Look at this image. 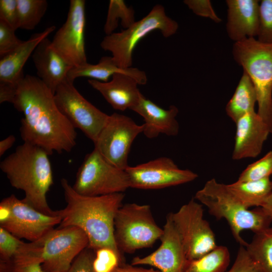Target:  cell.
Here are the masks:
<instances>
[{
	"label": "cell",
	"instance_id": "f546056e",
	"mask_svg": "<svg viewBox=\"0 0 272 272\" xmlns=\"http://www.w3.org/2000/svg\"><path fill=\"white\" fill-rule=\"evenodd\" d=\"M42 248L8 261H0V272H46L42 267Z\"/></svg>",
	"mask_w": 272,
	"mask_h": 272
},
{
	"label": "cell",
	"instance_id": "3957f363",
	"mask_svg": "<svg viewBox=\"0 0 272 272\" xmlns=\"http://www.w3.org/2000/svg\"><path fill=\"white\" fill-rule=\"evenodd\" d=\"M48 153L42 148L24 142L5 158L0 169L11 185L23 190L24 201L39 212L57 216L47 200V193L53 184L52 170Z\"/></svg>",
	"mask_w": 272,
	"mask_h": 272
},
{
	"label": "cell",
	"instance_id": "1f68e13d",
	"mask_svg": "<svg viewBox=\"0 0 272 272\" xmlns=\"http://www.w3.org/2000/svg\"><path fill=\"white\" fill-rule=\"evenodd\" d=\"M272 176V151L249 165L240 174L237 181L260 180Z\"/></svg>",
	"mask_w": 272,
	"mask_h": 272
},
{
	"label": "cell",
	"instance_id": "836d02e7",
	"mask_svg": "<svg viewBox=\"0 0 272 272\" xmlns=\"http://www.w3.org/2000/svg\"><path fill=\"white\" fill-rule=\"evenodd\" d=\"M257 37L261 42L272 43V0L259 2V26Z\"/></svg>",
	"mask_w": 272,
	"mask_h": 272
},
{
	"label": "cell",
	"instance_id": "e575fe53",
	"mask_svg": "<svg viewBox=\"0 0 272 272\" xmlns=\"http://www.w3.org/2000/svg\"><path fill=\"white\" fill-rule=\"evenodd\" d=\"M15 31L6 22L0 20L1 57L14 50L23 42L16 36Z\"/></svg>",
	"mask_w": 272,
	"mask_h": 272
},
{
	"label": "cell",
	"instance_id": "7bdbcfd3",
	"mask_svg": "<svg viewBox=\"0 0 272 272\" xmlns=\"http://www.w3.org/2000/svg\"><path fill=\"white\" fill-rule=\"evenodd\" d=\"M260 208H262L265 213L270 218L272 224V192L265 200Z\"/></svg>",
	"mask_w": 272,
	"mask_h": 272
},
{
	"label": "cell",
	"instance_id": "d4e9b609",
	"mask_svg": "<svg viewBox=\"0 0 272 272\" xmlns=\"http://www.w3.org/2000/svg\"><path fill=\"white\" fill-rule=\"evenodd\" d=\"M234 196L245 207H261L272 192V178L244 182L236 181L227 184Z\"/></svg>",
	"mask_w": 272,
	"mask_h": 272
},
{
	"label": "cell",
	"instance_id": "7c38bea8",
	"mask_svg": "<svg viewBox=\"0 0 272 272\" xmlns=\"http://www.w3.org/2000/svg\"><path fill=\"white\" fill-rule=\"evenodd\" d=\"M144 130L143 124H137L126 115L113 113L99 134L94 148L110 163L125 170L133 142Z\"/></svg>",
	"mask_w": 272,
	"mask_h": 272
},
{
	"label": "cell",
	"instance_id": "60d3db41",
	"mask_svg": "<svg viewBox=\"0 0 272 272\" xmlns=\"http://www.w3.org/2000/svg\"><path fill=\"white\" fill-rule=\"evenodd\" d=\"M112 272H161L153 268H145L132 264H126L124 263L116 267Z\"/></svg>",
	"mask_w": 272,
	"mask_h": 272
},
{
	"label": "cell",
	"instance_id": "52a82bcc",
	"mask_svg": "<svg viewBox=\"0 0 272 272\" xmlns=\"http://www.w3.org/2000/svg\"><path fill=\"white\" fill-rule=\"evenodd\" d=\"M162 234L163 228L156 223L148 205L125 203L117 212L114 240L122 255L152 246Z\"/></svg>",
	"mask_w": 272,
	"mask_h": 272
},
{
	"label": "cell",
	"instance_id": "8fae6325",
	"mask_svg": "<svg viewBox=\"0 0 272 272\" xmlns=\"http://www.w3.org/2000/svg\"><path fill=\"white\" fill-rule=\"evenodd\" d=\"M54 97L58 108L73 126L80 129L95 143L109 115L86 100L75 88L74 83L67 79L58 86Z\"/></svg>",
	"mask_w": 272,
	"mask_h": 272
},
{
	"label": "cell",
	"instance_id": "6da1fadb",
	"mask_svg": "<svg viewBox=\"0 0 272 272\" xmlns=\"http://www.w3.org/2000/svg\"><path fill=\"white\" fill-rule=\"evenodd\" d=\"M22 113L21 137L49 155L70 152L76 145L75 128L58 108L54 94L38 78L27 75L19 83L12 103Z\"/></svg>",
	"mask_w": 272,
	"mask_h": 272
},
{
	"label": "cell",
	"instance_id": "277c9868",
	"mask_svg": "<svg viewBox=\"0 0 272 272\" xmlns=\"http://www.w3.org/2000/svg\"><path fill=\"white\" fill-rule=\"evenodd\" d=\"M194 198L205 205L210 214L217 219H224L228 222L232 235L241 246L247 244L241 233L251 230L254 234L270 227L271 220L260 207L250 210L234 196L227 185L212 178L198 190Z\"/></svg>",
	"mask_w": 272,
	"mask_h": 272
},
{
	"label": "cell",
	"instance_id": "7402d4cb",
	"mask_svg": "<svg viewBox=\"0 0 272 272\" xmlns=\"http://www.w3.org/2000/svg\"><path fill=\"white\" fill-rule=\"evenodd\" d=\"M55 29V26H51L41 32L34 34L14 50L1 57L0 82L17 86L25 77L23 67L30 55L40 42Z\"/></svg>",
	"mask_w": 272,
	"mask_h": 272
},
{
	"label": "cell",
	"instance_id": "2e32d148",
	"mask_svg": "<svg viewBox=\"0 0 272 272\" xmlns=\"http://www.w3.org/2000/svg\"><path fill=\"white\" fill-rule=\"evenodd\" d=\"M160 240L161 245L155 251L144 257H134L131 264L150 265L161 272H182L187 259L181 238L169 215Z\"/></svg>",
	"mask_w": 272,
	"mask_h": 272
},
{
	"label": "cell",
	"instance_id": "f1b7e54d",
	"mask_svg": "<svg viewBox=\"0 0 272 272\" xmlns=\"http://www.w3.org/2000/svg\"><path fill=\"white\" fill-rule=\"evenodd\" d=\"M119 20L124 29H127L135 21L134 11L131 7H127L124 1L110 0L107 12L104 31L106 35L114 33L117 28Z\"/></svg>",
	"mask_w": 272,
	"mask_h": 272
},
{
	"label": "cell",
	"instance_id": "5bb4252c",
	"mask_svg": "<svg viewBox=\"0 0 272 272\" xmlns=\"http://www.w3.org/2000/svg\"><path fill=\"white\" fill-rule=\"evenodd\" d=\"M125 171L130 187L157 189L178 185L194 180L198 175L188 169H181L171 159L162 157L135 166H128Z\"/></svg>",
	"mask_w": 272,
	"mask_h": 272
},
{
	"label": "cell",
	"instance_id": "ffe728a7",
	"mask_svg": "<svg viewBox=\"0 0 272 272\" xmlns=\"http://www.w3.org/2000/svg\"><path fill=\"white\" fill-rule=\"evenodd\" d=\"M32 56L38 78L54 94L58 86L66 80L73 66L54 49L47 37L40 42Z\"/></svg>",
	"mask_w": 272,
	"mask_h": 272
},
{
	"label": "cell",
	"instance_id": "b9f144b4",
	"mask_svg": "<svg viewBox=\"0 0 272 272\" xmlns=\"http://www.w3.org/2000/svg\"><path fill=\"white\" fill-rule=\"evenodd\" d=\"M16 141L14 135H10L0 142V156H3L5 152L12 147Z\"/></svg>",
	"mask_w": 272,
	"mask_h": 272
},
{
	"label": "cell",
	"instance_id": "5b68a950",
	"mask_svg": "<svg viewBox=\"0 0 272 272\" xmlns=\"http://www.w3.org/2000/svg\"><path fill=\"white\" fill-rule=\"evenodd\" d=\"M232 55L251 79L257 95V113L272 133V43L248 38L234 43Z\"/></svg>",
	"mask_w": 272,
	"mask_h": 272
},
{
	"label": "cell",
	"instance_id": "ab89813d",
	"mask_svg": "<svg viewBox=\"0 0 272 272\" xmlns=\"http://www.w3.org/2000/svg\"><path fill=\"white\" fill-rule=\"evenodd\" d=\"M17 86L0 82V103H13L16 96Z\"/></svg>",
	"mask_w": 272,
	"mask_h": 272
},
{
	"label": "cell",
	"instance_id": "cb8c5ba5",
	"mask_svg": "<svg viewBox=\"0 0 272 272\" xmlns=\"http://www.w3.org/2000/svg\"><path fill=\"white\" fill-rule=\"evenodd\" d=\"M257 95L254 85L244 72L234 93L225 108L227 115L235 123L247 113L255 111Z\"/></svg>",
	"mask_w": 272,
	"mask_h": 272
},
{
	"label": "cell",
	"instance_id": "4dcf8cb0",
	"mask_svg": "<svg viewBox=\"0 0 272 272\" xmlns=\"http://www.w3.org/2000/svg\"><path fill=\"white\" fill-rule=\"evenodd\" d=\"M34 247V242H23L0 227V261L11 260L16 257L28 253Z\"/></svg>",
	"mask_w": 272,
	"mask_h": 272
},
{
	"label": "cell",
	"instance_id": "d6986e66",
	"mask_svg": "<svg viewBox=\"0 0 272 272\" xmlns=\"http://www.w3.org/2000/svg\"><path fill=\"white\" fill-rule=\"evenodd\" d=\"M131 110L140 115L144 119L143 133L149 139L157 137L160 134L176 136L179 129L176 120L178 109L171 105L164 109L141 95L137 104Z\"/></svg>",
	"mask_w": 272,
	"mask_h": 272
},
{
	"label": "cell",
	"instance_id": "8d00e7d4",
	"mask_svg": "<svg viewBox=\"0 0 272 272\" xmlns=\"http://www.w3.org/2000/svg\"><path fill=\"white\" fill-rule=\"evenodd\" d=\"M183 3L198 16L209 18L217 23L222 21L215 12L210 0H185Z\"/></svg>",
	"mask_w": 272,
	"mask_h": 272
},
{
	"label": "cell",
	"instance_id": "603a6c76",
	"mask_svg": "<svg viewBox=\"0 0 272 272\" xmlns=\"http://www.w3.org/2000/svg\"><path fill=\"white\" fill-rule=\"evenodd\" d=\"M121 73L130 76L139 85H145L147 77L145 72L136 67L123 69L119 67L112 56H103L95 64L87 62L81 66L73 67L67 75V80L74 83L79 77H88L102 82H108L109 79L115 74Z\"/></svg>",
	"mask_w": 272,
	"mask_h": 272
},
{
	"label": "cell",
	"instance_id": "83f0119b",
	"mask_svg": "<svg viewBox=\"0 0 272 272\" xmlns=\"http://www.w3.org/2000/svg\"><path fill=\"white\" fill-rule=\"evenodd\" d=\"M19 28L32 30L45 15L48 3L46 0H17Z\"/></svg>",
	"mask_w": 272,
	"mask_h": 272
},
{
	"label": "cell",
	"instance_id": "d590c367",
	"mask_svg": "<svg viewBox=\"0 0 272 272\" xmlns=\"http://www.w3.org/2000/svg\"><path fill=\"white\" fill-rule=\"evenodd\" d=\"M227 272H263L251 257L246 248L240 245L235 261Z\"/></svg>",
	"mask_w": 272,
	"mask_h": 272
},
{
	"label": "cell",
	"instance_id": "9a60e30c",
	"mask_svg": "<svg viewBox=\"0 0 272 272\" xmlns=\"http://www.w3.org/2000/svg\"><path fill=\"white\" fill-rule=\"evenodd\" d=\"M85 1L71 0L66 21L56 32L51 43L73 67L87 62L85 48Z\"/></svg>",
	"mask_w": 272,
	"mask_h": 272
},
{
	"label": "cell",
	"instance_id": "ba28073f",
	"mask_svg": "<svg viewBox=\"0 0 272 272\" xmlns=\"http://www.w3.org/2000/svg\"><path fill=\"white\" fill-rule=\"evenodd\" d=\"M72 187L81 195L93 196L123 193L130 184L125 170L108 162L94 148L86 155Z\"/></svg>",
	"mask_w": 272,
	"mask_h": 272
},
{
	"label": "cell",
	"instance_id": "30bf717a",
	"mask_svg": "<svg viewBox=\"0 0 272 272\" xmlns=\"http://www.w3.org/2000/svg\"><path fill=\"white\" fill-rule=\"evenodd\" d=\"M168 215L181 238L187 260L200 258L217 247L215 234L203 218L202 206L194 198Z\"/></svg>",
	"mask_w": 272,
	"mask_h": 272
},
{
	"label": "cell",
	"instance_id": "4fadbf2b",
	"mask_svg": "<svg viewBox=\"0 0 272 272\" xmlns=\"http://www.w3.org/2000/svg\"><path fill=\"white\" fill-rule=\"evenodd\" d=\"M42 267L46 272H64L78 255L88 247L86 234L76 227L53 229L39 239Z\"/></svg>",
	"mask_w": 272,
	"mask_h": 272
},
{
	"label": "cell",
	"instance_id": "9c48e42d",
	"mask_svg": "<svg viewBox=\"0 0 272 272\" xmlns=\"http://www.w3.org/2000/svg\"><path fill=\"white\" fill-rule=\"evenodd\" d=\"M60 221L58 215L43 214L14 194L4 198L0 203V227L19 239L37 241Z\"/></svg>",
	"mask_w": 272,
	"mask_h": 272
},
{
	"label": "cell",
	"instance_id": "484cf974",
	"mask_svg": "<svg viewBox=\"0 0 272 272\" xmlns=\"http://www.w3.org/2000/svg\"><path fill=\"white\" fill-rule=\"evenodd\" d=\"M230 262L228 249L218 245L200 258L187 260L182 272H226Z\"/></svg>",
	"mask_w": 272,
	"mask_h": 272
},
{
	"label": "cell",
	"instance_id": "4316f807",
	"mask_svg": "<svg viewBox=\"0 0 272 272\" xmlns=\"http://www.w3.org/2000/svg\"><path fill=\"white\" fill-rule=\"evenodd\" d=\"M245 247L263 272H272V227L254 234Z\"/></svg>",
	"mask_w": 272,
	"mask_h": 272
},
{
	"label": "cell",
	"instance_id": "ac0fdd59",
	"mask_svg": "<svg viewBox=\"0 0 272 272\" xmlns=\"http://www.w3.org/2000/svg\"><path fill=\"white\" fill-rule=\"evenodd\" d=\"M226 31L235 42L257 36L259 26V1L227 0Z\"/></svg>",
	"mask_w": 272,
	"mask_h": 272
},
{
	"label": "cell",
	"instance_id": "8992f818",
	"mask_svg": "<svg viewBox=\"0 0 272 272\" xmlns=\"http://www.w3.org/2000/svg\"><path fill=\"white\" fill-rule=\"evenodd\" d=\"M178 28L177 22L167 16L164 7L156 5L145 17L127 29L106 35L100 46L111 53L114 61L119 67L129 68L132 65L133 51L142 39L155 30L160 31L167 38L175 34Z\"/></svg>",
	"mask_w": 272,
	"mask_h": 272
},
{
	"label": "cell",
	"instance_id": "7a4b0ae2",
	"mask_svg": "<svg viewBox=\"0 0 272 272\" xmlns=\"http://www.w3.org/2000/svg\"><path fill=\"white\" fill-rule=\"evenodd\" d=\"M61 185L66 205L57 211L61 221L59 227H76L81 229L89 239L88 247L94 251L109 248L123 255L114 240V219L122 205L123 193L100 196H85L77 193L62 178Z\"/></svg>",
	"mask_w": 272,
	"mask_h": 272
},
{
	"label": "cell",
	"instance_id": "f35d334b",
	"mask_svg": "<svg viewBox=\"0 0 272 272\" xmlns=\"http://www.w3.org/2000/svg\"><path fill=\"white\" fill-rule=\"evenodd\" d=\"M0 20L6 22L16 30L19 28L17 0L0 1Z\"/></svg>",
	"mask_w": 272,
	"mask_h": 272
},
{
	"label": "cell",
	"instance_id": "44dd1931",
	"mask_svg": "<svg viewBox=\"0 0 272 272\" xmlns=\"http://www.w3.org/2000/svg\"><path fill=\"white\" fill-rule=\"evenodd\" d=\"M88 82L100 93L113 109L117 110H131L137 104L142 94L137 81L123 74H114L107 82L93 79H89Z\"/></svg>",
	"mask_w": 272,
	"mask_h": 272
},
{
	"label": "cell",
	"instance_id": "74e56055",
	"mask_svg": "<svg viewBox=\"0 0 272 272\" xmlns=\"http://www.w3.org/2000/svg\"><path fill=\"white\" fill-rule=\"evenodd\" d=\"M95 251L86 248L75 258L70 267L64 272H94L93 262Z\"/></svg>",
	"mask_w": 272,
	"mask_h": 272
},
{
	"label": "cell",
	"instance_id": "d6a6232c",
	"mask_svg": "<svg viewBox=\"0 0 272 272\" xmlns=\"http://www.w3.org/2000/svg\"><path fill=\"white\" fill-rule=\"evenodd\" d=\"M93 262L94 272H112L123 263V257L109 248H101L95 251Z\"/></svg>",
	"mask_w": 272,
	"mask_h": 272
},
{
	"label": "cell",
	"instance_id": "e0dca14e",
	"mask_svg": "<svg viewBox=\"0 0 272 272\" xmlns=\"http://www.w3.org/2000/svg\"><path fill=\"white\" fill-rule=\"evenodd\" d=\"M235 124L232 159L239 160L256 157L270 133L269 127L255 111L245 114Z\"/></svg>",
	"mask_w": 272,
	"mask_h": 272
}]
</instances>
